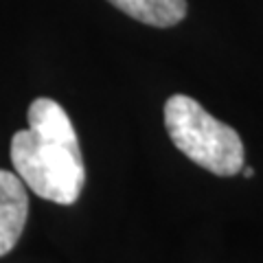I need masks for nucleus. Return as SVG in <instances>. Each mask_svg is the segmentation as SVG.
Listing matches in <instances>:
<instances>
[{"label":"nucleus","mask_w":263,"mask_h":263,"mask_svg":"<svg viewBox=\"0 0 263 263\" xmlns=\"http://www.w3.org/2000/svg\"><path fill=\"white\" fill-rule=\"evenodd\" d=\"M129 18L158 29L176 27L186 15V0H108Z\"/></svg>","instance_id":"nucleus-4"},{"label":"nucleus","mask_w":263,"mask_h":263,"mask_svg":"<svg viewBox=\"0 0 263 263\" xmlns=\"http://www.w3.org/2000/svg\"><path fill=\"white\" fill-rule=\"evenodd\" d=\"M164 127L180 152L215 176H237L243 169L239 134L209 114L195 99L174 95L164 103Z\"/></svg>","instance_id":"nucleus-2"},{"label":"nucleus","mask_w":263,"mask_h":263,"mask_svg":"<svg viewBox=\"0 0 263 263\" xmlns=\"http://www.w3.org/2000/svg\"><path fill=\"white\" fill-rule=\"evenodd\" d=\"M29 129L11 138V162L35 195L55 204H75L86 184L77 132L57 101L46 97L29 105Z\"/></svg>","instance_id":"nucleus-1"},{"label":"nucleus","mask_w":263,"mask_h":263,"mask_svg":"<svg viewBox=\"0 0 263 263\" xmlns=\"http://www.w3.org/2000/svg\"><path fill=\"white\" fill-rule=\"evenodd\" d=\"M29 217L27 184L18 174L0 169V257L18 243Z\"/></svg>","instance_id":"nucleus-3"},{"label":"nucleus","mask_w":263,"mask_h":263,"mask_svg":"<svg viewBox=\"0 0 263 263\" xmlns=\"http://www.w3.org/2000/svg\"><path fill=\"white\" fill-rule=\"evenodd\" d=\"M241 171H243V176H246V178H252V176H254V169H252V167H246V164H243V169H241Z\"/></svg>","instance_id":"nucleus-5"}]
</instances>
